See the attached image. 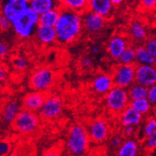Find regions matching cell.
<instances>
[{
	"label": "cell",
	"instance_id": "cell-1",
	"mask_svg": "<svg viewBox=\"0 0 156 156\" xmlns=\"http://www.w3.org/2000/svg\"><path fill=\"white\" fill-rule=\"evenodd\" d=\"M54 29L57 36V42L61 44L71 43L80 37L83 29L82 15L61 7L60 16Z\"/></svg>",
	"mask_w": 156,
	"mask_h": 156
},
{
	"label": "cell",
	"instance_id": "cell-2",
	"mask_svg": "<svg viewBox=\"0 0 156 156\" xmlns=\"http://www.w3.org/2000/svg\"><path fill=\"white\" fill-rule=\"evenodd\" d=\"M90 144V136L87 129L80 124H73L68 131L66 149L71 156H84Z\"/></svg>",
	"mask_w": 156,
	"mask_h": 156
},
{
	"label": "cell",
	"instance_id": "cell-3",
	"mask_svg": "<svg viewBox=\"0 0 156 156\" xmlns=\"http://www.w3.org/2000/svg\"><path fill=\"white\" fill-rule=\"evenodd\" d=\"M39 24V16L30 8L11 23V29L21 38H28L32 37Z\"/></svg>",
	"mask_w": 156,
	"mask_h": 156
},
{
	"label": "cell",
	"instance_id": "cell-4",
	"mask_svg": "<svg viewBox=\"0 0 156 156\" xmlns=\"http://www.w3.org/2000/svg\"><path fill=\"white\" fill-rule=\"evenodd\" d=\"M130 101L128 90L118 86H114L105 95L107 108L114 113H122L130 105Z\"/></svg>",
	"mask_w": 156,
	"mask_h": 156
},
{
	"label": "cell",
	"instance_id": "cell-5",
	"mask_svg": "<svg viewBox=\"0 0 156 156\" xmlns=\"http://www.w3.org/2000/svg\"><path fill=\"white\" fill-rule=\"evenodd\" d=\"M14 128L21 134H30L35 132L39 125V118L35 112L23 109L19 112L13 122Z\"/></svg>",
	"mask_w": 156,
	"mask_h": 156
},
{
	"label": "cell",
	"instance_id": "cell-6",
	"mask_svg": "<svg viewBox=\"0 0 156 156\" xmlns=\"http://www.w3.org/2000/svg\"><path fill=\"white\" fill-rule=\"evenodd\" d=\"M114 85L123 89L130 88L136 82V66L120 65L112 75Z\"/></svg>",
	"mask_w": 156,
	"mask_h": 156
},
{
	"label": "cell",
	"instance_id": "cell-7",
	"mask_svg": "<svg viewBox=\"0 0 156 156\" xmlns=\"http://www.w3.org/2000/svg\"><path fill=\"white\" fill-rule=\"evenodd\" d=\"M53 80L54 73L52 70L48 67H40L33 72L30 79V84L36 92L42 93L47 91L51 86Z\"/></svg>",
	"mask_w": 156,
	"mask_h": 156
},
{
	"label": "cell",
	"instance_id": "cell-8",
	"mask_svg": "<svg viewBox=\"0 0 156 156\" xmlns=\"http://www.w3.org/2000/svg\"><path fill=\"white\" fill-rule=\"evenodd\" d=\"M29 9L28 0H7L1 4V12L10 23L15 20L21 13Z\"/></svg>",
	"mask_w": 156,
	"mask_h": 156
},
{
	"label": "cell",
	"instance_id": "cell-9",
	"mask_svg": "<svg viewBox=\"0 0 156 156\" xmlns=\"http://www.w3.org/2000/svg\"><path fill=\"white\" fill-rule=\"evenodd\" d=\"M63 110V101L59 96L51 95L46 97L43 106L39 112L40 115L45 119H54L58 117Z\"/></svg>",
	"mask_w": 156,
	"mask_h": 156
},
{
	"label": "cell",
	"instance_id": "cell-10",
	"mask_svg": "<svg viewBox=\"0 0 156 156\" xmlns=\"http://www.w3.org/2000/svg\"><path fill=\"white\" fill-rule=\"evenodd\" d=\"M136 82L150 88L156 83V66H136Z\"/></svg>",
	"mask_w": 156,
	"mask_h": 156
},
{
	"label": "cell",
	"instance_id": "cell-11",
	"mask_svg": "<svg viewBox=\"0 0 156 156\" xmlns=\"http://www.w3.org/2000/svg\"><path fill=\"white\" fill-rule=\"evenodd\" d=\"M107 19L99 16L97 14L87 10L82 14V24L83 28L88 33L96 34L99 33L105 27Z\"/></svg>",
	"mask_w": 156,
	"mask_h": 156
},
{
	"label": "cell",
	"instance_id": "cell-12",
	"mask_svg": "<svg viewBox=\"0 0 156 156\" xmlns=\"http://www.w3.org/2000/svg\"><path fill=\"white\" fill-rule=\"evenodd\" d=\"M128 47V40H127L125 36L121 34H116L112 36L107 44V49L109 56L112 59L115 60H119L122 52Z\"/></svg>",
	"mask_w": 156,
	"mask_h": 156
},
{
	"label": "cell",
	"instance_id": "cell-13",
	"mask_svg": "<svg viewBox=\"0 0 156 156\" xmlns=\"http://www.w3.org/2000/svg\"><path fill=\"white\" fill-rule=\"evenodd\" d=\"M89 136L95 143H101L108 136V125L106 121L102 119H96L93 121L89 128Z\"/></svg>",
	"mask_w": 156,
	"mask_h": 156
},
{
	"label": "cell",
	"instance_id": "cell-14",
	"mask_svg": "<svg viewBox=\"0 0 156 156\" xmlns=\"http://www.w3.org/2000/svg\"><path fill=\"white\" fill-rule=\"evenodd\" d=\"M114 81L112 76L107 73H101L96 75L92 81L93 90L100 94H107L113 87H114Z\"/></svg>",
	"mask_w": 156,
	"mask_h": 156
},
{
	"label": "cell",
	"instance_id": "cell-15",
	"mask_svg": "<svg viewBox=\"0 0 156 156\" xmlns=\"http://www.w3.org/2000/svg\"><path fill=\"white\" fill-rule=\"evenodd\" d=\"M46 97L44 94L39 92H32L27 94L23 100V106L24 109L29 110V111H37L40 110L41 107L43 106L44 101H45Z\"/></svg>",
	"mask_w": 156,
	"mask_h": 156
},
{
	"label": "cell",
	"instance_id": "cell-16",
	"mask_svg": "<svg viewBox=\"0 0 156 156\" xmlns=\"http://www.w3.org/2000/svg\"><path fill=\"white\" fill-rule=\"evenodd\" d=\"M143 115H141L138 111H136L134 108H132L130 105L127 107L122 113L120 121L123 127L126 126H136L138 125L142 122Z\"/></svg>",
	"mask_w": 156,
	"mask_h": 156
},
{
	"label": "cell",
	"instance_id": "cell-17",
	"mask_svg": "<svg viewBox=\"0 0 156 156\" xmlns=\"http://www.w3.org/2000/svg\"><path fill=\"white\" fill-rule=\"evenodd\" d=\"M60 7V1H55V0H30L29 1V8L38 16Z\"/></svg>",
	"mask_w": 156,
	"mask_h": 156
},
{
	"label": "cell",
	"instance_id": "cell-18",
	"mask_svg": "<svg viewBox=\"0 0 156 156\" xmlns=\"http://www.w3.org/2000/svg\"><path fill=\"white\" fill-rule=\"evenodd\" d=\"M35 34L37 40L44 45H50L57 41V36H56L54 27L38 24Z\"/></svg>",
	"mask_w": 156,
	"mask_h": 156
},
{
	"label": "cell",
	"instance_id": "cell-19",
	"mask_svg": "<svg viewBox=\"0 0 156 156\" xmlns=\"http://www.w3.org/2000/svg\"><path fill=\"white\" fill-rule=\"evenodd\" d=\"M112 8L113 5L111 3V0H90L88 4L89 11L104 18L109 15Z\"/></svg>",
	"mask_w": 156,
	"mask_h": 156
},
{
	"label": "cell",
	"instance_id": "cell-20",
	"mask_svg": "<svg viewBox=\"0 0 156 156\" xmlns=\"http://www.w3.org/2000/svg\"><path fill=\"white\" fill-rule=\"evenodd\" d=\"M20 111V103L16 100H10L7 102L2 110V120L7 123H12Z\"/></svg>",
	"mask_w": 156,
	"mask_h": 156
},
{
	"label": "cell",
	"instance_id": "cell-21",
	"mask_svg": "<svg viewBox=\"0 0 156 156\" xmlns=\"http://www.w3.org/2000/svg\"><path fill=\"white\" fill-rule=\"evenodd\" d=\"M138 144L134 138H127L122 141V145L118 148L116 156H137Z\"/></svg>",
	"mask_w": 156,
	"mask_h": 156
},
{
	"label": "cell",
	"instance_id": "cell-22",
	"mask_svg": "<svg viewBox=\"0 0 156 156\" xmlns=\"http://www.w3.org/2000/svg\"><path fill=\"white\" fill-rule=\"evenodd\" d=\"M136 61L138 65L156 66V58L152 57L142 45H139L136 48Z\"/></svg>",
	"mask_w": 156,
	"mask_h": 156
},
{
	"label": "cell",
	"instance_id": "cell-23",
	"mask_svg": "<svg viewBox=\"0 0 156 156\" xmlns=\"http://www.w3.org/2000/svg\"><path fill=\"white\" fill-rule=\"evenodd\" d=\"M61 7L68 9L72 11L81 13L86 12L88 10V0H64L60 1Z\"/></svg>",
	"mask_w": 156,
	"mask_h": 156
},
{
	"label": "cell",
	"instance_id": "cell-24",
	"mask_svg": "<svg viewBox=\"0 0 156 156\" xmlns=\"http://www.w3.org/2000/svg\"><path fill=\"white\" fill-rule=\"evenodd\" d=\"M60 8L51 9L42 15L39 16V24L45 25V26H50V27H54L56 23H57L59 16H60Z\"/></svg>",
	"mask_w": 156,
	"mask_h": 156
},
{
	"label": "cell",
	"instance_id": "cell-25",
	"mask_svg": "<svg viewBox=\"0 0 156 156\" xmlns=\"http://www.w3.org/2000/svg\"><path fill=\"white\" fill-rule=\"evenodd\" d=\"M130 35L131 37L136 40V41H142L145 40L148 37L147 34V29L144 26V24L138 22V21H134L130 24Z\"/></svg>",
	"mask_w": 156,
	"mask_h": 156
},
{
	"label": "cell",
	"instance_id": "cell-26",
	"mask_svg": "<svg viewBox=\"0 0 156 156\" xmlns=\"http://www.w3.org/2000/svg\"><path fill=\"white\" fill-rule=\"evenodd\" d=\"M130 100H137V99L147 98L148 96V88L135 82L128 90Z\"/></svg>",
	"mask_w": 156,
	"mask_h": 156
},
{
	"label": "cell",
	"instance_id": "cell-27",
	"mask_svg": "<svg viewBox=\"0 0 156 156\" xmlns=\"http://www.w3.org/2000/svg\"><path fill=\"white\" fill-rule=\"evenodd\" d=\"M130 106L134 108L136 111H138L141 115H146L151 112L152 105L149 102L147 98L137 99V100H131Z\"/></svg>",
	"mask_w": 156,
	"mask_h": 156
},
{
	"label": "cell",
	"instance_id": "cell-28",
	"mask_svg": "<svg viewBox=\"0 0 156 156\" xmlns=\"http://www.w3.org/2000/svg\"><path fill=\"white\" fill-rule=\"evenodd\" d=\"M119 62L120 65H134L136 62V48L129 46L121 55Z\"/></svg>",
	"mask_w": 156,
	"mask_h": 156
},
{
	"label": "cell",
	"instance_id": "cell-29",
	"mask_svg": "<svg viewBox=\"0 0 156 156\" xmlns=\"http://www.w3.org/2000/svg\"><path fill=\"white\" fill-rule=\"evenodd\" d=\"M156 130V117L154 116H150L143 126V135L145 137L150 136L154 131Z\"/></svg>",
	"mask_w": 156,
	"mask_h": 156
},
{
	"label": "cell",
	"instance_id": "cell-30",
	"mask_svg": "<svg viewBox=\"0 0 156 156\" xmlns=\"http://www.w3.org/2000/svg\"><path fill=\"white\" fill-rule=\"evenodd\" d=\"M12 65L18 70H23L28 66V60L26 57H24V56L19 55V56H16V57L13 58Z\"/></svg>",
	"mask_w": 156,
	"mask_h": 156
},
{
	"label": "cell",
	"instance_id": "cell-31",
	"mask_svg": "<svg viewBox=\"0 0 156 156\" xmlns=\"http://www.w3.org/2000/svg\"><path fill=\"white\" fill-rule=\"evenodd\" d=\"M12 145L8 139H0V156H9L12 152Z\"/></svg>",
	"mask_w": 156,
	"mask_h": 156
},
{
	"label": "cell",
	"instance_id": "cell-32",
	"mask_svg": "<svg viewBox=\"0 0 156 156\" xmlns=\"http://www.w3.org/2000/svg\"><path fill=\"white\" fill-rule=\"evenodd\" d=\"M144 47L147 50V51L152 56V57L156 58V37L149 38L146 41Z\"/></svg>",
	"mask_w": 156,
	"mask_h": 156
},
{
	"label": "cell",
	"instance_id": "cell-33",
	"mask_svg": "<svg viewBox=\"0 0 156 156\" xmlns=\"http://www.w3.org/2000/svg\"><path fill=\"white\" fill-rule=\"evenodd\" d=\"M9 29H11L10 21L8 18H6L3 14L0 12V31H1V32H7Z\"/></svg>",
	"mask_w": 156,
	"mask_h": 156
},
{
	"label": "cell",
	"instance_id": "cell-34",
	"mask_svg": "<svg viewBox=\"0 0 156 156\" xmlns=\"http://www.w3.org/2000/svg\"><path fill=\"white\" fill-rule=\"evenodd\" d=\"M10 44L5 39L0 38V58H3L9 52Z\"/></svg>",
	"mask_w": 156,
	"mask_h": 156
},
{
	"label": "cell",
	"instance_id": "cell-35",
	"mask_svg": "<svg viewBox=\"0 0 156 156\" xmlns=\"http://www.w3.org/2000/svg\"><path fill=\"white\" fill-rule=\"evenodd\" d=\"M145 147L148 150H153L156 148V130L145 139Z\"/></svg>",
	"mask_w": 156,
	"mask_h": 156
},
{
	"label": "cell",
	"instance_id": "cell-36",
	"mask_svg": "<svg viewBox=\"0 0 156 156\" xmlns=\"http://www.w3.org/2000/svg\"><path fill=\"white\" fill-rule=\"evenodd\" d=\"M147 99L152 106L156 105V83L153 84L152 86H151L150 88H148Z\"/></svg>",
	"mask_w": 156,
	"mask_h": 156
},
{
	"label": "cell",
	"instance_id": "cell-37",
	"mask_svg": "<svg viewBox=\"0 0 156 156\" xmlns=\"http://www.w3.org/2000/svg\"><path fill=\"white\" fill-rule=\"evenodd\" d=\"M94 64V59L91 55H84L80 58V65L82 68H89L93 66Z\"/></svg>",
	"mask_w": 156,
	"mask_h": 156
},
{
	"label": "cell",
	"instance_id": "cell-38",
	"mask_svg": "<svg viewBox=\"0 0 156 156\" xmlns=\"http://www.w3.org/2000/svg\"><path fill=\"white\" fill-rule=\"evenodd\" d=\"M141 5L146 10H152L155 9L156 0H143V1H141Z\"/></svg>",
	"mask_w": 156,
	"mask_h": 156
},
{
	"label": "cell",
	"instance_id": "cell-39",
	"mask_svg": "<svg viewBox=\"0 0 156 156\" xmlns=\"http://www.w3.org/2000/svg\"><path fill=\"white\" fill-rule=\"evenodd\" d=\"M7 79V69L3 64L0 63V87L3 86Z\"/></svg>",
	"mask_w": 156,
	"mask_h": 156
},
{
	"label": "cell",
	"instance_id": "cell-40",
	"mask_svg": "<svg viewBox=\"0 0 156 156\" xmlns=\"http://www.w3.org/2000/svg\"><path fill=\"white\" fill-rule=\"evenodd\" d=\"M122 143V139L121 136H114V137H112L111 140H110V144L112 147H114V148H119Z\"/></svg>",
	"mask_w": 156,
	"mask_h": 156
},
{
	"label": "cell",
	"instance_id": "cell-41",
	"mask_svg": "<svg viewBox=\"0 0 156 156\" xmlns=\"http://www.w3.org/2000/svg\"><path fill=\"white\" fill-rule=\"evenodd\" d=\"M122 133L126 136H132L135 133V127L134 126H126V127H123Z\"/></svg>",
	"mask_w": 156,
	"mask_h": 156
},
{
	"label": "cell",
	"instance_id": "cell-42",
	"mask_svg": "<svg viewBox=\"0 0 156 156\" xmlns=\"http://www.w3.org/2000/svg\"><path fill=\"white\" fill-rule=\"evenodd\" d=\"M90 51L93 54H98L99 52L101 51V46L99 45V44H97V43L92 44L90 46Z\"/></svg>",
	"mask_w": 156,
	"mask_h": 156
},
{
	"label": "cell",
	"instance_id": "cell-43",
	"mask_svg": "<svg viewBox=\"0 0 156 156\" xmlns=\"http://www.w3.org/2000/svg\"><path fill=\"white\" fill-rule=\"evenodd\" d=\"M42 156H62V155L59 152V151H57V150H50V151H46Z\"/></svg>",
	"mask_w": 156,
	"mask_h": 156
},
{
	"label": "cell",
	"instance_id": "cell-44",
	"mask_svg": "<svg viewBox=\"0 0 156 156\" xmlns=\"http://www.w3.org/2000/svg\"><path fill=\"white\" fill-rule=\"evenodd\" d=\"M9 156H29V155L22 150H16V151H12Z\"/></svg>",
	"mask_w": 156,
	"mask_h": 156
},
{
	"label": "cell",
	"instance_id": "cell-45",
	"mask_svg": "<svg viewBox=\"0 0 156 156\" xmlns=\"http://www.w3.org/2000/svg\"><path fill=\"white\" fill-rule=\"evenodd\" d=\"M111 3L113 6H115V5H120L121 3H122V0H111Z\"/></svg>",
	"mask_w": 156,
	"mask_h": 156
},
{
	"label": "cell",
	"instance_id": "cell-46",
	"mask_svg": "<svg viewBox=\"0 0 156 156\" xmlns=\"http://www.w3.org/2000/svg\"><path fill=\"white\" fill-rule=\"evenodd\" d=\"M151 113H152V116L156 117V105H153L151 108Z\"/></svg>",
	"mask_w": 156,
	"mask_h": 156
},
{
	"label": "cell",
	"instance_id": "cell-47",
	"mask_svg": "<svg viewBox=\"0 0 156 156\" xmlns=\"http://www.w3.org/2000/svg\"><path fill=\"white\" fill-rule=\"evenodd\" d=\"M154 10L156 11V5H155V9H154Z\"/></svg>",
	"mask_w": 156,
	"mask_h": 156
}]
</instances>
